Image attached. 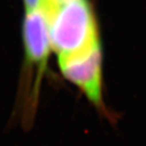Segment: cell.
<instances>
[{
    "label": "cell",
    "instance_id": "obj_6",
    "mask_svg": "<svg viewBox=\"0 0 146 146\" xmlns=\"http://www.w3.org/2000/svg\"><path fill=\"white\" fill-rule=\"evenodd\" d=\"M68 1H74V0H55V4H57V3H62V2H68Z\"/></svg>",
    "mask_w": 146,
    "mask_h": 146
},
{
    "label": "cell",
    "instance_id": "obj_4",
    "mask_svg": "<svg viewBox=\"0 0 146 146\" xmlns=\"http://www.w3.org/2000/svg\"><path fill=\"white\" fill-rule=\"evenodd\" d=\"M23 4L26 11H30L41 7L43 1L42 0H23Z\"/></svg>",
    "mask_w": 146,
    "mask_h": 146
},
{
    "label": "cell",
    "instance_id": "obj_3",
    "mask_svg": "<svg viewBox=\"0 0 146 146\" xmlns=\"http://www.w3.org/2000/svg\"><path fill=\"white\" fill-rule=\"evenodd\" d=\"M25 51V66L29 72L35 69L36 79L40 84L52 50L48 30V12L41 6L36 10L26 11L22 27Z\"/></svg>",
    "mask_w": 146,
    "mask_h": 146
},
{
    "label": "cell",
    "instance_id": "obj_1",
    "mask_svg": "<svg viewBox=\"0 0 146 146\" xmlns=\"http://www.w3.org/2000/svg\"><path fill=\"white\" fill-rule=\"evenodd\" d=\"M46 10L51 49L58 57L75 54L99 42L97 23L87 0L57 3Z\"/></svg>",
    "mask_w": 146,
    "mask_h": 146
},
{
    "label": "cell",
    "instance_id": "obj_2",
    "mask_svg": "<svg viewBox=\"0 0 146 146\" xmlns=\"http://www.w3.org/2000/svg\"><path fill=\"white\" fill-rule=\"evenodd\" d=\"M59 58V68L66 78L76 85L101 112L104 111L102 96V50L100 42L85 50Z\"/></svg>",
    "mask_w": 146,
    "mask_h": 146
},
{
    "label": "cell",
    "instance_id": "obj_5",
    "mask_svg": "<svg viewBox=\"0 0 146 146\" xmlns=\"http://www.w3.org/2000/svg\"><path fill=\"white\" fill-rule=\"evenodd\" d=\"M43 1V6L46 7V9H50L54 6L55 0H42Z\"/></svg>",
    "mask_w": 146,
    "mask_h": 146
}]
</instances>
